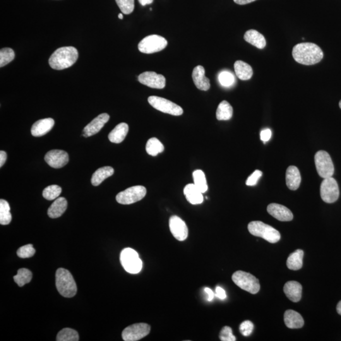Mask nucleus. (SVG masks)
<instances>
[{
	"instance_id": "obj_1",
	"label": "nucleus",
	"mask_w": 341,
	"mask_h": 341,
	"mask_svg": "<svg viewBox=\"0 0 341 341\" xmlns=\"http://www.w3.org/2000/svg\"><path fill=\"white\" fill-rule=\"evenodd\" d=\"M292 55L295 61L304 66H313L318 64L324 58V52L321 48L312 42L296 44L292 49Z\"/></svg>"
},
{
	"instance_id": "obj_2",
	"label": "nucleus",
	"mask_w": 341,
	"mask_h": 341,
	"mask_svg": "<svg viewBox=\"0 0 341 341\" xmlns=\"http://www.w3.org/2000/svg\"><path fill=\"white\" fill-rule=\"evenodd\" d=\"M78 58V52L76 48L62 47L56 50L49 60L50 66L54 70H61L73 66Z\"/></svg>"
},
{
	"instance_id": "obj_3",
	"label": "nucleus",
	"mask_w": 341,
	"mask_h": 341,
	"mask_svg": "<svg viewBox=\"0 0 341 341\" xmlns=\"http://www.w3.org/2000/svg\"><path fill=\"white\" fill-rule=\"evenodd\" d=\"M56 286L60 294L66 298L75 296L78 287L73 276L68 270L60 268L56 272Z\"/></svg>"
},
{
	"instance_id": "obj_4",
	"label": "nucleus",
	"mask_w": 341,
	"mask_h": 341,
	"mask_svg": "<svg viewBox=\"0 0 341 341\" xmlns=\"http://www.w3.org/2000/svg\"><path fill=\"white\" fill-rule=\"evenodd\" d=\"M248 229L254 236L262 238L271 244H276L280 239V234L278 230L261 222H250Z\"/></svg>"
},
{
	"instance_id": "obj_5",
	"label": "nucleus",
	"mask_w": 341,
	"mask_h": 341,
	"mask_svg": "<svg viewBox=\"0 0 341 341\" xmlns=\"http://www.w3.org/2000/svg\"><path fill=\"white\" fill-rule=\"evenodd\" d=\"M234 284L241 289L251 294H256L260 290V286L258 278L251 274L239 270L232 276Z\"/></svg>"
},
{
	"instance_id": "obj_6",
	"label": "nucleus",
	"mask_w": 341,
	"mask_h": 341,
	"mask_svg": "<svg viewBox=\"0 0 341 341\" xmlns=\"http://www.w3.org/2000/svg\"><path fill=\"white\" fill-rule=\"evenodd\" d=\"M120 262L124 270L130 274H138L142 268V262L138 252L130 248H124L121 252Z\"/></svg>"
},
{
	"instance_id": "obj_7",
	"label": "nucleus",
	"mask_w": 341,
	"mask_h": 341,
	"mask_svg": "<svg viewBox=\"0 0 341 341\" xmlns=\"http://www.w3.org/2000/svg\"><path fill=\"white\" fill-rule=\"evenodd\" d=\"M167 45V40L162 36L150 35L139 42L138 48L139 51L143 54H152L162 51Z\"/></svg>"
},
{
	"instance_id": "obj_8",
	"label": "nucleus",
	"mask_w": 341,
	"mask_h": 341,
	"mask_svg": "<svg viewBox=\"0 0 341 341\" xmlns=\"http://www.w3.org/2000/svg\"><path fill=\"white\" fill-rule=\"evenodd\" d=\"M314 164L319 176L322 178L332 177L334 166L330 156L326 151L320 150L314 155Z\"/></svg>"
},
{
	"instance_id": "obj_9",
	"label": "nucleus",
	"mask_w": 341,
	"mask_h": 341,
	"mask_svg": "<svg viewBox=\"0 0 341 341\" xmlns=\"http://www.w3.org/2000/svg\"><path fill=\"white\" fill-rule=\"evenodd\" d=\"M147 190L145 187L141 186H134L120 192L116 196V200L120 204L129 205L141 200L145 198Z\"/></svg>"
},
{
	"instance_id": "obj_10",
	"label": "nucleus",
	"mask_w": 341,
	"mask_h": 341,
	"mask_svg": "<svg viewBox=\"0 0 341 341\" xmlns=\"http://www.w3.org/2000/svg\"><path fill=\"white\" fill-rule=\"evenodd\" d=\"M148 102L154 108L164 114L180 116L184 114V110L180 106L164 98L158 96H150Z\"/></svg>"
},
{
	"instance_id": "obj_11",
	"label": "nucleus",
	"mask_w": 341,
	"mask_h": 341,
	"mask_svg": "<svg viewBox=\"0 0 341 341\" xmlns=\"http://www.w3.org/2000/svg\"><path fill=\"white\" fill-rule=\"evenodd\" d=\"M320 196L326 203H334L338 200L340 196V189L337 182L334 178L324 179L320 186Z\"/></svg>"
},
{
	"instance_id": "obj_12",
	"label": "nucleus",
	"mask_w": 341,
	"mask_h": 341,
	"mask_svg": "<svg viewBox=\"0 0 341 341\" xmlns=\"http://www.w3.org/2000/svg\"><path fill=\"white\" fill-rule=\"evenodd\" d=\"M150 326L147 324L138 323L127 326L122 332L124 341H136L145 338L150 333Z\"/></svg>"
},
{
	"instance_id": "obj_13",
	"label": "nucleus",
	"mask_w": 341,
	"mask_h": 341,
	"mask_svg": "<svg viewBox=\"0 0 341 341\" xmlns=\"http://www.w3.org/2000/svg\"><path fill=\"white\" fill-rule=\"evenodd\" d=\"M138 80L143 85L150 88L162 90L166 86L164 76L154 72H144L138 76Z\"/></svg>"
},
{
	"instance_id": "obj_14",
	"label": "nucleus",
	"mask_w": 341,
	"mask_h": 341,
	"mask_svg": "<svg viewBox=\"0 0 341 341\" xmlns=\"http://www.w3.org/2000/svg\"><path fill=\"white\" fill-rule=\"evenodd\" d=\"M170 229L174 236L178 241H184L188 237V230L186 223L178 216H172L170 218Z\"/></svg>"
},
{
	"instance_id": "obj_15",
	"label": "nucleus",
	"mask_w": 341,
	"mask_h": 341,
	"mask_svg": "<svg viewBox=\"0 0 341 341\" xmlns=\"http://www.w3.org/2000/svg\"><path fill=\"white\" fill-rule=\"evenodd\" d=\"M44 160L50 166L58 169L67 164L69 162V156L66 151L52 150L46 154Z\"/></svg>"
},
{
	"instance_id": "obj_16",
	"label": "nucleus",
	"mask_w": 341,
	"mask_h": 341,
	"mask_svg": "<svg viewBox=\"0 0 341 341\" xmlns=\"http://www.w3.org/2000/svg\"><path fill=\"white\" fill-rule=\"evenodd\" d=\"M110 115L107 114H102L94 119L90 123L84 128L83 136L85 138H88L96 135L100 132L104 124L107 123L110 120Z\"/></svg>"
},
{
	"instance_id": "obj_17",
	"label": "nucleus",
	"mask_w": 341,
	"mask_h": 341,
	"mask_svg": "<svg viewBox=\"0 0 341 341\" xmlns=\"http://www.w3.org/2000/svg\"><path fill=\"white\" fill-rule=\"evenodd\" d=\"M268 212L272 217L280 222H290L294 218V214L289 208L278 204H270L268 206Z\"/></svg>"
},
{
	"instance_id": "obj_18",
	"label": "nucleus",
	"mask_w": 341,
	"mask_h": 341,
	"mask_svg": "<svg viewBox=\"0 0 341 341\" xmlns=\"http://www.w3.org/2000/svg\"><path fill=\"white\" fill-rule=\"evenodd\" d=\"M205 74V69L201 66H196L192 73L194 85L199 90L204 91L208 90L210 88V79L206 78Z\"/></svg>"
},
{
	"instance_id": "obj_19",
	"label": "nucleus",
	"mask_w": 341,
	"mask_h": 341,
	"mask_svg": "<svg viewBox=\"0 0 341 341\" xmlns=\"http://www.w3.org/2000/svg\"><path fill=\"white\" fill-rule=\"evenodd\" d=\"M54 120L50 118L38 120L33 124L31 128V134L34 136H44L54 128Z\"/></svg>"
},
{
	"instance_id": "obj_20",
	"label": "nucleus",
	"mask_w": 341,
	"mask_h": 341,
	"mask_svg": "<svg viewBox=\"0 0 341 341\" xmlns=\"http://www.w3.org/2000/svg\"><path fill=\"white\" fill-rule=\"evenodd\" d=\"M301 174L298 168L290 166L288 168L286 174V186L292 190H296L301 184Z\"/></svg>"
},
{
	"instance_id": "obj_21",
	"label": "nucleus",
	"mask_w": 341,
	"mask_h": 341,
	"mask_svg": "<svg viewBox=\"0 0 341 341\" xmlns=\"http://www.w3.org/2000/svg\"><path fill=\"white\" fill-rule=\"evenodd\" d=\"M284 292L290 301L297 302L300 301L302 296V286L298 282H289L286 283Z\"/></svg>"
},
{
	"instance_id": "obj_22",
	"label": "nucleus",
	"mask_w": 341,
	"mask_h": 341,
	"mask_svg": "<svg viewBox=\"0 0 341 341\" xmlns=\"http://www.w3.org/2000/svg\"><path fill=\"white\" fill-rule=\"evenodd\" d=\"M284 320L286 326L290 328H300L304 326V320L298 312L288 310L285 312Z\"/></svg>"
},
{
	"instance_id": "obj_23",
	"label": "nucleus",
	"mask_w": 341,
	"mask_h": 341,
	"mask_svg": "<svg viewBox=\"0 0 341 341\" xmlns=\"http://www.w3.org/2000/svg\"><path fill=\"white\" fill-rule=\"evenodd\" d=\"M184 194L186 200L193 205L200 204L203 202L204 196L202 193L199 190L194 184H188L184 187Z\"/></svg>"
},
{
	"instance_id": "obj_24",
	"label": "nucleus",
	"mask_w": 341,
	"mask_h": 341,
	"mask_svg": "<svg viewBox=\"0 0 341 341\" xmlns=\"http://www.w3.org/2000/svg\"><path fill=\"white\" fill-rule=\"evenodd\" d=\"M67 206H68V202L66 198H58L48 208V215L52 218H60L66 212Z\"/></svg>"
},
{
	"instance_id": "obj_25",
	"label": "nucleus",
	"mask_w": 341,
	"mask_h": 341,
	"mask_svg": "<svg viewBox=\"0 0 341 341\" xmlns=\"http://www.w3.org/2000/svg\"><path fill=\"white\" fill-rule=\"evenodd\" d=\"M244 40L258 49H264L266 46L265 38L258 30H251L246 31L244 35Z\"/></svg>"
},
{
	"instance_id": "obj_26",
	"label": "nucleus",
	"mask_w": 341,
	"mask_h": 341,
	"mask_svg": "<svg viewBox=\"0 0 341 341\" xmlns=\"http://www.w3.org/2000/svg\"><path fill=\"white\" fill-rule=\"evenodd\" d=\"M128 130V124L126 123L120 124L110 132L109 136H108V138L112 143H121L126 138Z\"/></svg>"
},
{
	"instance_id": "obj_27",
	"label": "nucleus",
	"mask_w": 341,
	"mask_h": 341,
	"mask_svg": "<svg viewBox=\"0 0 341 341\" xmlns=\"http://www.w3.org/2000/svg\"><path fill=\"white\" fill-rule=\"evenodd\" d=\"M235 73L242 80H250L253 76V69L248 64L242 61H236L234 64Z\"/></svg>"
},
{
	"instance_id": "obj_28",
	"label": "nucleus",
	"mask_w": 341,
	"mask_h": 341,
	"mask_svg": "<svg viewBox=\"0 0 341 341\" xmlns=\"http://www.w3.org/2000/svg\"><path fill=\"white\" fill-rule=\"evenodd\" d=\"M114 169L111 166H105L96 170L92 174L91 182L92 186H99L104 180L112 176L114 174Z\"/></svg>"
},
{
	"instance_id": "obj_29",
	"label": "nucleus",
	"mask_w": 341,
	"mask_h": 341,
	"mask_svg": "<svg viewBox=\"0 0 341 341\" xmlns=\"http://www.w3.org/2000/svg\"><path fill=\"white\" fill-rule=\"evenodd\" d=\"M304 252L302 250H297L290 254L287 260L288 268L290 270H300L302 266Z\"/></svg>"
},
{
	"instance_id": "obj_30",
	"label": "nucleus",
	"mask_w": 341,
	"mask_h": 341,
	"mask_svg": "<svg viewBox=\"0 0 341 341\" xmlns=\"http://www.w3.org/2000/svg\"><path fill=\"white\" fill-rule=\"evenodd\" d=\"M234 114V109L229 102L226 100H223L218 106L217 112H216V118L220 121L229 120L232 118Z\"/></svg>"
},
{
	"instance_id": "obj_31",
	"label": "nucleus",
	"mask_w": 341,
	"mask_h": 341,
	"mask_svg": "<svg viewBox=\"0 0 341 341\" xmlns=\"http://www.w3.org/2000/svg\"><path fill=\"white\" fill-rule=\"evenodd\" d=\"M146 151L148 154L156 156L164 150V146L157 138H151L146 144Z\"/></svg>"
},
{
	"instance_id": "obj_32",
	"label": "nucleus",
	"mask_w": 341,
	"mask_h": 341,
	"mask_svg": "<svg viewBox=\"0 0 341 341\" xmlns=\"http://www.w3.org/2000/svg\"><path fill=\"white\" fill-rule=\"evenodd\" d=\"M10 208L8 202L1 199L0 200V224L8 225L12 220Z\"/></svg>"
},
{
	"instance_id": "obj_33",
	"label": "nucleus",
	"mask_w": 341,
	"mask_h": 341,
	"mask_svg": "<svg viewBox=\"0 0 341 341\" xmlns=\"http://www.w3.org/2000/svg\"><path fill=\"white\" fill-rule=\"evenodd\" d=\"M32 274L27 268H22L18 270V274L14 276V280L18 286L22 287L32 280Z\"/></svg>"
},
{
	"instance_id": "obj_34",
	"label": "nucleus",
	"mask_w": 341,
	"mask_h": 341,
	"mask_svg": "<svg viewBox=\"0 0 341 341\" xmlns=\"http://www.w3.org/2000/svg\"><path fill=\"white\" fill-rule=\"evenodd\" d=\"M194 184L202 193H205L208 190L206 175L202 170H196L193 172Z\"/></svg>"
},
{
	"instance_id": "obj_35",
	"label": "nucleus",
	"mask_w": 341,
	"mask_h": 341,
	"mask_svg": "<svg viewBox=\"0 0 341 341\" xmlns=\"http://www.w3.org/2000/svg\"><path fill=\"white\" fill-rule=\"evenodd\" d=\"M57 341H78V333L70 328H64L60 330L56 336Z\"/></svg>"
},
{
	"instance_id": "obj_36",
	"label": "nucleus",
	"mask_w": 341,
	"mask_h": 341,
	"mask_svg": "<svg viewBox=\"0 0 341 341\" xmlns=\"http://www.w3.org/2000/svg\"><path fill=\"white\" fill-rule=\"evenodd\" d=\"M62 191L61 187L56 186V184L48 186L42 192L43 198L48 200H54V199L58 198Z\"/></svg>"
},
{
	"instance_id": "obj_37",
	"label": "nucleus",
	"mask_w": 341,
	"mask_h": 341,
	"mask_svg": "<svg viewBox=\"0 0 341 341\" xmlns=\"http://www.w3.org/2000/svg\"><path fill=\"white\" fill-rule=\"evenodd\" d=\"M15 58V52L11 48H3L0 51V67L6 66L12 61H13Z\"/></svg>"
},
{
	"instance_id": "obj_38",
	"label": "nucleus",
	"mask_w": 341,
	"mask_h": 341,
	"mask_svg": "<svg viewBox=\"0 0 341 341\" xmlns=\"http://www.w3.org/2000/svg\"><path fill=\"white\" fill-rule=\"evenodd\" d=\"M218 81L223 87L229 88L234 85L235 78L234 74L229 71H222L218 76Z\"/></svg>"
},
{
	"instance_id": "obj_39",
	"label": "nucleus",
	"mask_w": 341,
	"mask_h": 341,
	"mask_svg": "<svg viewBox=\"0 0 341 341\" xmlns=\"http://www.w3.org/2000/svg\"><path fill=\"white\" fill-rule=\"evenodd\" d=\"M116 2L122 13L126 15L132 14L135 8V0H116Z\"/></svg>"
},
{
	"instance_id": "obj_40",
	"label": "nucleus",
	"mask_w": 341,
	"mask_h": 341,
	"mask_svg": "<svg viewBox=\"0 0 341 341\" xmlns=\"http://www.w3.org/2000/svg\"><path fill=\"white\" fill-rule=\"evenodd\" d=\"M36 253L35 249L34 248L32 244H28L27 246L20 247L16 252V254L19 258H32Z\"/></svg>"
},
{
	"instance_id": "obj_41",
	"label": "nucleus",
	"mask_w": 341,
	"mask_h": 341,
	"mask_svg": "<svg viewBox=\"0 0 341 341\" xmlns=\"http://www.w3.org/2000/svg\"><path fill=\"white\" fill-rule=\"evenodd\" d=\"M220 338L222 341H235L236 338L232 334V328L228 326H225L220 330Z\"/></svg>"
},
{
	"instance_id": "obj_42",
	"label": "nucleus",
	"mask_w": 341,
	"mask_h": 341,
	"mask_svg": "<svg viewBox=\"0 0 341 341\" xmlns=\"http://www.w3.org/2000/svg\"><path fill=\"white\" fill-rule=\"evenodd\" d=\"M254 324L252 322L246 320L241 324L240 326V331L242 334L244 336H249L251 335L254 330Z\"/></svg>"
},
{
	"instance_id": "obj_43",
	"label": "nucleus",
	"mask_w": 341,
	"mask_h": 341,
	"mask_svg": "<svg viewBox=\"0 0 341 341\" xmlns=\"http://www.w3.org/2000/svg\"><path fill=\"white\" fill-rule=\"evenodd\" d=\"M262 176V172L260 170H254V174H252L250 176L248 177L246 182V186H254L258 184V180Z\"/></svg>"
},
{
	"instance_id": "obj_44",
	"label": "nucleus",
	"mask_w": 341,
	"mask_h": 341,
	"mask_svg": "<svg viewBox=\"0 0 341 341\" xmlns=\"http://www.w3.org/2000/svg\"><path fill=\"white\" fill-rule=\"evenodd\" d=\"M271 136H272V132L270 128L264 129L260 132V139L264 144L270 140Z\"/></svg>"
},
{
	"instance_id": "obj_45",
	"label": "nucleus",
	"mask_w": 341,
	"mask_h": 341,
	"mask_svg": "<svg viewBox=\"0 0 341 341\" xmlns=\"http://www.w3.org/2000/svg\"><path fill=\"white\" fill-rule=\"evenodd\" d=\"M216 296L220 300H224L226 298V294L224 290H223L222 288L220 286H217L216 288Z\"/></svg>"
},
{
	"instance_id": "obj_46",
	"label": "nucleus",
	"mask_w": 341,
	"mask_h": 341,
	"mask_svg": "<svg viewBox=\"0 0 341 341\" xmlns=\"http://www.w3.org/2000/svg\"><path fill=\"white\" fill-rule=\"evenodd\" d=\"M7 159V154L4 150L0 151V167L3 166Z\"/></svg>"
},
{
	"instance_id": "obj_47",
	"label": "nucleus",
	"mask_w": 341,
	"mask_h": 341,
	"mask_svg": "<svg viewBox=\"0 0 341 341\" xmlns=\"http://www.w3.org/2000/svg\"><path fill=\"white\" fill-rule=\"evenodd\" d=\"M205 292L206 294L208 295V302H211L212 300L214 299V298L215 294H214V292H212V290L210 289V288H206L205 289Z\"/></svg>"
},
{
	"instance_id": "obj_48",
	"label": "nucleus",
	"mask_w": 341,
	"mask_h": 341,
	"mask_svg": "<svg viewBox=\"0 0 341 341\" xmlns=\"http://www.w3.org/2000/svg\"><path fill=\"white\" fill-rule=\"evenodd\" d=\"M234 1L236 4H241V6H244V4H246L252 3L256 1V0H234Z\"/></svg>"
},
{
	"instance_id": "obj_49",
	"label": "nucleus",
	"mask_w": 341,
	"mask_h": 341,
	"mask_svg": "<svg viewBox=\"0 0 341 341\" xmlns=\"http://www.w3.org/2000/svg\"><path fill=\"white\" fill-rule=\"evenodd\" d=\"M154 0H138L139 3L142 6H148V4H152Z\"/></svg>"
},
{
	"instance_id": "obj_50",
	"label": "nucleus",
	"mask_w": 341,
	"mask_h": 341,
	"mask_svg": "<svg viewBox=\"0 0 341 341\" xmlns=\"http://www.w3.org/2000/svg\"><path fill=\"white\" fill-rule=\"evenodd\" d=\"M337 312L341 316V301L338 302L337 306Z\"/></svg>"
},
{
	"instance_id": "obj_51",
	"label": "nucleus",
	"mask_w": 341,
	"mask_h": 341,
	"mask_svg": "<svg viewBox=\"0 0 341 341\" xmlns=\"http://www.w3.org/2000/svg\"><path fill=\"white\" fill-rule=\"evenodd\" d=\"M118 18H119L120 19H121V20H122V19L124 18V15H123V14H120L119 15H118Z\"/></svg>"
},
{
	"instance_id": "obj_52",
	"label": "nucleus",
	"mask_w": 341,
	"mask_h": 341,
	"mask_svg": "<svg viewBox=\"0 0 341 341\" xmlns=\"http://www.w3.org/2000/svg\"><path fill=\"white\" fill-rule=\"evenodd\" d=\"M340 109H341V100H340Z\"/></svg>"
}]
</instances>
